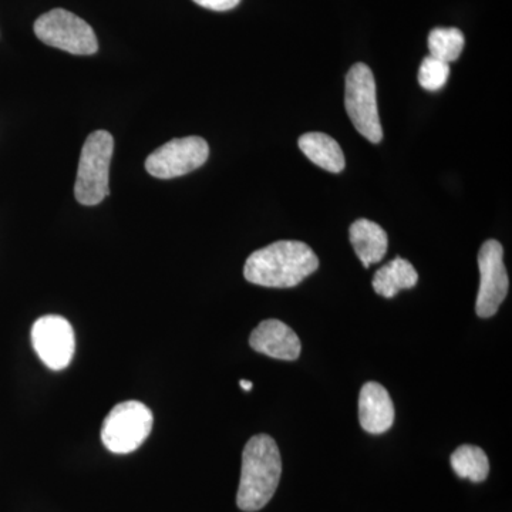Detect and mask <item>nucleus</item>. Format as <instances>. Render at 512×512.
Instances as JSON below:
<instances>
[{
    "label": "nucleus",
    "mask_w": 512,
    "mask_h": 512,
    "mask_svg": "<svg viewBox=\"0 0 512 512\" xmlns=\"http://www.w3.org/2000/svg\"><path fill=\"white\" fill-rule=\"evenodd\" d=\"M319 268V259L301 241H278L258 249L244 266L248 282L265 288H293Z\"/></svg>",
    "instance_id": "nucleus-1"
},
{
    "label": "nucleus",
    "mask_w": 512,
    "mask_h": 512,
    "mask_svg": "<svg viewBox=\"0 0 512 512\" xmlns=\"http://www.w3.org/2000/svg\"><path fill=\"white\" fill-rule=\"evenodd\" d=\"M282 476L278 444L268 434L248 441L242 453L241 481L237 494L239 510H262L272 500Z\"/></svg>",
    "instance_id": "nucleus-2"
},
{
    "label": "nucleus",
    "mask_w": 512,
    "mask_h": 512,
    "mask_svg": "<svg viewBox=\"0 0 512 512\" xmlns=\"http://www.w3.org/2000/svg\"><path fill=\"white\" fill-rule=\"evenodd\" d=\"M114 138L109 131H94L87 137L80 156L74 195L80 204L99 205L110 194L109 171Z\"/></svg>",
    "instance_id": "nucleus-3"
},
{
    "label": "nucleus",
    "mask_w": 512,
    "mask_h": 512,
    "mask_svg": "<svg viewBox=\"0 0 512 512\" xmlns=\"http://www.w3.org/2000/svg\"><path fill=\"white\" fill-rule=\"evenodd\" d=\"M345 107L359 134L373 144L383 140V128L377 109L376 80L365 63L353 64L346 76Z\"/></svg>",
    "instance_id": "nucleus-4"
},
{
    "label": "nucleus",
    "mask_w": 512,
    "mask_h": 512,
    "mask_svg": "<svg viewBox=\"0 0 512 512\" xmlns=\"http://www.w3.org/2000/svg\"><path fill=\"white\" fill-rule=\"evenodd\" d=\"M35 35L47 46L77 56H90L99 50L96 33L89 23L64 9H53L35 22Z\"/></svg>",
    "instance_id": "nucleus-5"
},
{
    "label": "nucleus",
    "mask_w": 512,
    "mask_h": 512,
    "mask_svg": "<svg viewBox=\"0 0 512 512\" xmlns=\"http://www.w3.org/2000/svg\"><path fill=\"white\" fill-rule=\"evenodd\" d=\"M151 429V410L146 404L130 400L117 404L104 419L101 440L111 453H133L150 436Z\"/></svg>",
    "instance_id": "nucleus-6"
},
{
    "label": "nucleus",
    "mask_w": 512,
    "mask_h": 512,
    "mask_svg": "<svg viewBox=\"0 0 512 512\" xmlns=\"http://www.w3.org/2000/svg\"><path fill=\"white\" fill-rule=\"evenodd\" d=\"M210 147L204 138H174L158 147L146 160L147 173L161 180L183 177L207 163Z\"/></svg>",
    "instance_id": "nucleus-7"
},
{
    "label": "nucleus",
    "mask_w": 512,
    "mask_h": 512,
    "mask_svg": "<svg viewBox=\"0 0 512 512\" xmlns=\"http://www.w3.org/2000/svg\"><path fill=\"white\" fill-rule=\"evenodd\" d=\"M480 268V289L476 302V312L480 318L488 319L500 309L507 298L510 281L504 265V249L500 242L488 239L478 254Z\"/></svg>",
    "instance_id": "nucleus-8"
},
{
    "label": "nucleus",
    "mask_w": 512,
    "mask_h": 512,
    "mask_svg": "<svg viewBox=\"0 0 512 512\" xmlns=\"http://www.w3.org/2000/svg\"><path fill=\"white\" fill-rule=\"evenodd\" d=\"M32 345L49 369L56 372L66 369L72 362L76 346L72 325L62 316H42L33 325Z\"/></svg>",
    "instance_id": "nucleus-9"
},
{
    "label": "nucleus",
    "mask_w": 512,
    "mask_h": 512,
    "mask_svg": "<svg viewBox=\"0 0 512 512\" xmlns=\"http://www.w3.org/2000/svg\"><path fill=\"white\" fill-rule=\"evenodd\" d=\"M249 345L255 352L279 360L298 359L301 355V340L286 323L278 319H266L251 333Z\"/></svg>",
    "instance_id": "nucleus-10"
},
{
    "label": "nucleus",
    "mask_w": 512,
    "mask_h": 512,
    "mask_svg": "<svg viewBox=\"0 0 512 512\" xmlns=\"http://www.w3.org/2000/svg\"><path fill=\"white\" fill-rule=\"evenodd\" d=\"M359 421L362 429L370 434H382L392 429L394 404L382 384L369 382L360 390Z\"/></svg>",
    "instance_id": "nucleus-11"
},
{
    "label": "nucleus",
    "mask_w": 512,
    "mask_h": 512,
    "mask_svg": "<svg viewBox=\"0 0 512 512\" xmlns=\"http://www.w3.org/2000/svg\"><path fill=\"white\" fill-rule=\"evenodd\" d=\"M349 238L357 258L365 268L382 261L386 255L389 239L386 231L376 222L366 218L353 222L350 225Z\"/></svg>",
    "instance_id": "nucleus-12"
},
{
    "label": "nucleus",
    "mask_w": 512,
    "mask_h": 512,
    "mask_svg": "<svg viewBox=\"0 0 512 512\" xmlns=\"http://www.w3.org/2000/svg\"><path fill=\"white\" fill-rule=\"evenodd\" d=\"M299 148L313 164L329 173H342L345 170V154L338 141L325 133H306L299 138Z\"/></svg>",
    "instance_id": "nucleus-13"
},
{
    "label": "nucleus",
    "mask_w": 512,
    "mask_h": 512,
    "mask_svg": "<svg viewBox=\"0 0 512 512\" xmlns=\"http://www.w3.org/2000/svg\"><path fill=\"white\" fill-rule=\"evenodd\" d=\"M417 281L419 274L416 268L407 259L397 256L376 272L372 285L377 295L390 299L403 289L414 288Z\"/></svg>",
    "instance_id": "nucleus-14"
},
{
    "label": "nucleus",
    "mask_w": 512,
    "mask_h": 512,
    "mask_svg": "<svg viewBox=\"0 0 512 512\" xmlns=\"http://www.w3.org/2000/svg\"><path fill=\"white\" fill-rule=\"evenodd\" d=\"M451 467L460 478H467L471 483H483L490 473V463L483 448L464 444L451 454Z\"/></svg>",
    "instance_id": "nucleus-15"
},
{
    "label": "nucleus",
    "mask_w": 512,
    "mask_h": 512,
    "mask_svg": "<svg viewBox=\"0 0 512 512\" xmlns=\"http://www.w3.org/2000/svg\"><path fill=\"white\" fill-rule=\"evenodd\" d=\"M464 35L456 28L433 29L429 35L430 56L441 62H456L464 49Z\"/></svg>",
    "instance_id": "nucleus-16"
},
{
    "label": "nucleus",
    "mask_w": 512,
    "mask_h": 512,
    "mask_svg": "<svg viewBox=\"0 0 512 512\" xmlns=\"http://www.w3.org/2000/svg\"><path fill=\"white\" fill-rule=\"evenodd\" d=\"M448 77H450V64L427 56L421 62L419 70V83L423 89L429 92H437L446 86Z\"/></svg>",
    "instance_id": "nucleus-17"
},
{
    "label": "nucleus",
    "mask_w": 512,
    "mask_h": 512,
    "mask_svg": "<svg viewBox=\"0 0 512 512\" xmlns=\"http://www.w3.org/2000/svg\"><path fill=\"white\" fill-rule=\"evenodd\" d=\"M192 2L200 5L201 8L214 10V12H227L237 8L241 0H192Z\"/></svg>",
    "instance_id": "nucleus-18"
},
{
    "label": "nucleus",
    "mask_w": 512,
    "mask_h": 512,
    "mask_svg": "<svg viewBox=\"0 0 512 512\" xmlns=\"http://www.w3.org/2000/svg\"><path fill=\"white\" fill-rule=\"evenodd\" d=\"M239 384H241L242 390H244V392H251L252 383L249 382V380H241V382H239Z\"/></svg>",
    "instance_id": "nucleus-19"
}]
</instances>
